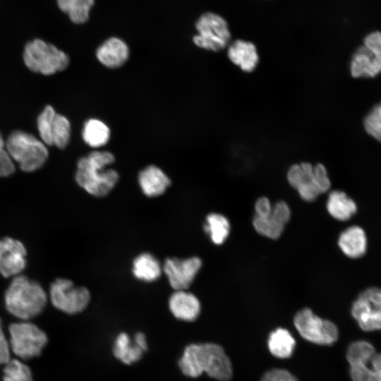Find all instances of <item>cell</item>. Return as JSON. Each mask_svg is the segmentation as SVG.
Segmentation results:
<instances>
[{
  "mask_svg": "<svg viewBox=\"0 0 381 381\" xmlns=\"http://www.w3.org/2000/svg\"><path fill=\"white\" fill-rule=\"evenodd\" d=\"M178 364L184 375L193 378L205 373L212 378L228 381L233 375L231 363L224 349L214 343L186 346Z\"/></svg>",
  "mask_w": 381,
  "mask_h": 381,
  "instance_id": "obj_1",
  "label": "cell"
},
{
  "mask_svg": "<svg viewBox=\"0 0 381 381\" xmlns=\"http://www.w3.org/2000/svg\"><path fill=\"white\" fill-rule=\"evenodd\" d=\"M114 161V155L108 151L96 150L81 157L75 175L77 183L93 196L108 195L119 181L117 171L107 168Z\"/></svg>",
  "mask_w": 381,
  "mask_h": 381,
  "instance_id": "obj_2",
  "label": "cell"
},
{
  "mask_svg": "<svg viewBox=\"0 0 381 381\" xmlns=\"http://www.w3.org/2000/svg\"><path fill=\"white\" fill-rule=\"evenodd\" d=\"M4 301L11 315L22 320H28L43 311L47 297L38 282L25 276L17 275L7 288Z\"/></svg>",
  "mask_w": 381,
  "mask_h": 381,
  "instance_id": "obj_3",
  "label": "cell"
},
{
  "mask_svg": "<svg viewBox=\"0 0 381 381\" xmlns=\"http://www.w3.org/2000/svg\"><path fill=\"white\" fill-rule=\"evenodd\" d=\"M6 149L11 159L26 172L40 169L48 157L44 143L32 134L22 131L11 133L6 143Z\"/></svg>",
  "mask_w": 381,
  "mask_h": 381,
  "instance_id": "obj_4",
  "label": "cell"
},
{
  "mask_svg": "<svg viewBox=\"0 0 381 381\" xmlns=\"http://www.w3.org/2000/svg\"><path fill=\"white\" fill-rule=\"evenodd\" d=\"M23 59L30 70L46 75L64 71L69 64V58L65 52L40 39L26 44Z\"/></svg>",
  "mask_w": 381,
  "mask_h": 381,
  "instance_id": "obj_5",
  "label": "cell"
},
{
  "mask_svg": "<svg viewBox=\"0 0 381 381\" xmlns=\"http://www.w3.org/2000/svg\"><path fill=\"white\" fill-rule=\"evenodd\" d=\"M8 333L11 352L22 361L39 356L48 342L46 333L28 320L11 323Z\"/></svg>",
  "mask_w": 381,
  "mask_h": 381,
  "instance_id": "obj_6",
  "label": "cell"
},
{
  "mask_svg": "<svg viewBox=\"0 0 381 381\" xmlns=\"http://www.w3.org/2000/svg\"><path fill=\"white\" fill-rule=\"evenodd\" d=\"M197 34L193 43L205 50L219 52L228 47L231 34L226 20L212 12L202 14L195 23Z\"/></svg>",
  "mask_w": 381,
  "mask_h": 381,
  "instance_id": "obj_7",
  "label": "cell"
},
{
  "mask_svg": "<svg viewBox=\"0 0 381 381\" xmlns=\"http://www.w3.org/2000/svg\"><path fill=\"white\" fill-rule=\"evenodd\" d=\"M353 78H373L381 72V32L368 34L362 46L353 53L350 62Z\"/></svg>",
  "mask_w": 381,
  "mask_h": 381,
  "instance_id": "obj_8",
  "label": "cell"
},
{
  "mask_svg": "<svg viewBox=\"0 0 381 381\" xmlns=\"http://www.w3.org/2000/svg\"><path fill=\"white\" fill-rule=\"evenodd\" d=\"M294 323L301 336L314 344L331 345L339 337L335 324L315 315L310 308L298 311L294 316Z\"/></svg>",
  "mask_w": 381,
  "mask_h": 381,
  "instance_id": "obj_9",
  "label": "cell"
},
{
  "mask_svg": "<svg viewBox=\"0 0 381 381\" xmlns=\"http://www.w3.org/2000/svg\"><path fill=\"white\" fill-rule=\"evenodd\" d=\"M50 300L58 310L67 314H76L84 310L90 301L89 290L75 286L67 279H56L50 286Z\"/></svg>",
  "mask_w": 381,
  "mask_h": 381,
  "instance_id": "obj_10",
  "label": "cell"
},
{
  "mask_svg": "<svg viewBox=\"0 0 381 381\" xmlns=\"http://www.w3.org/2000/svg\"><path fill=\"white\" fill-rule=\"evenodd\" d=\"M351 313L364 331L381 329V289L369 287L353 301Z\"/></svg>",
  "mask_w": 381,
  "mask_h": 381,
  "instance_id": "obj_11",
  "label": "cell"
},
{
  "mask_svg": "<svg viewBox=\"0 0 381 381\" xmlns=\"http://www.w3.org/2000/svg\"><path fill=\"white\" fill-rule=\"evenodd\" d=\"M202 267L198 257L187 259L167 258L162 267L171 286L174 290H186L192 284Z\"/></svg>",
  "mask_w": 381,
  "mask_h": 381,
  "instance_id": "obj_12",
  "label": "cell"
},
{
  "mask_svg": "<svg viewBox=\"0 0 381 381\" xmlns=\"http://www.w3.org/2000/svg\"><path fill=\"white\" fill-rule=\"evenodd\" d=\"M286 178L290 186L296 189L305 201L312 202L321 194L316 184L314 165L304 162L291 165Z\"/></svg>",
  "mask_w": 381,
  "mask_h": 381,
  "instance_id": "obj_13",
  "label": "cell"
},
{
  "mask_svg": "<svg viewBox=\"0 0 381 381\" xmlns=\"http://www.w3.org/2000/svg\"><path fill=\"white\" fill-rule=\"evenodd\" d=\"M26 249L18 240L5 237L0 239V275H18L26 266Z\"/></svg>",
  "mask_w": 381,
  "mask_h": 381,
  "instance_id": "obj_14",
  "label": "cell"
},
{
  "mask_svg": "<svg viewBox=\"0 0 381 381\" xmlns=\"http://www.w3.org/2000/svg\"><path fill=\"white\" fill-rule=\"evenodd\" d=\"M227 56L233 64L245 73L255 71L260 61L256 46L250 41L241 39L229 43Z\"/></svg>",
  "mask_w": 381,
  "mask_h": 381,
  "instance_id": "obj_15",
  "label": "cell"
},
{
  "mask_svg": "<svg viewBox=\"0 0 381 381\" xmlns=\"http://www.w3.org/2000/svg\"><path fill=\"white\" fill-rule=\"evenodd\" d=\"M169 308L176 319L192 322L200 315L201 306L193 294L186 290H175L169 299Z\"/></svg>",
  "mask_w": 381,
  "mask_h": 381,
  "instance_id": "obj_16",
  "label": "cell"
},
{
  "mask_svg": "<svg viewBox=\"0 0 381 381\" xmlns=\"http://www.w3.org/2000/svg\"><path fill=\"white\" fill-rule=\"evenodd\" d=\"M129 48L121 39L112 37L105 40L97 49L98 61L109 68L123 66L129 57Z\"/></svg>",
  "mask_w": 381,
  "mask_h": 381,
  "instance_id": "obj_17",
  "label": "cell"
},
{
  "mask_svg": "<svg viewBox=\"0 0 381 381\" xmlns=\"http://www.w3.org/2000/svg\"><path fill=\"white\" fill-rule=\"evenodd\" d=\"M338 246L348 258L357 259L363 257L368 248V238L364 229L357 225L349 226L339 236Z\"/></svg>",
  "mask_w": 381,
  "mask_h": 381,
  "instance_id": "obj_18",
  "label": "cell"
},
{
  "mask_svg": "<svg viewBox=\"0 0 381 381\" xmlns=\"http://www.w3.org/2000/svg\"><path fill=\"white\" fill-rule=\"evenodd\" d=\"M138 183L143 193L153 198L163 194L170 186L171 181L158 167L150 165L138 174Z\"/></svg>",
  "mask_w": 381,
  "mask_h": 381,
  "instance_id": "obj_19",
  "label": "cell"
},
{
  "mask_svg": "<svg viewBox=\"0 0 381 381\" xmlns=\"http://www.w3.org/2000/svg\"><path fill=\"white\" fill-rule=\"evenodd\" d=\"M326 208L334 219L344 222L350 219L357 212V205L346 193L332 190L329 193Z\"/></svg>",
  "mask_w": 381,
  "mask_h": 381,
  "instance_id": "obj_20",
  "label": "cell"
},
{
  "mask_svg": "<svg viewBox=\"0 0 381 381\" xmlns=\"http://www.w3.org/2000/svg\"><path fill=\"white\" fill-rule=\"evenodd\" d=\"M144 352L134 338L131 339L126 332L119 333L113 344L114 357L126 365H131L138 361Z\"/></svg>",
  "mask_w": 381,
  "mask_h": 381,
  "instance_id": "obj_21",
  "label": "cell"
},
{
  "mask_svg": "<svg viewBox=\"0 0 381 381\" xmlns=\"http://www.w3.org/2000/svg\"><path fill=\"white\" fill-rule=\"evenodd\" d=\"M162 272V267L159 260L149 253L140 254L133 262V274L139 280L154 282L160 277Z\"/></svg>",
  "mask_w": 381,
  "mask_h": 381,
  "instance_id": "obj_22",
  "label": "cell"
},
{
  "mask_svg": "<svg viewBox=\"0 0 381 381\" xmlns=\"http://www.w3.org/2000/svg\"><path fill=\"white\" fill-rule=\"evenodd\" d=\"M270 353L279 358H288L293 354L296 341L286 329L277 328L269 336L267 341Z\"/></svg>",
  "mask_w": 381,
  "mask_h": 381,
  "instance_id": "obj_23",
  "label": "cell"
},
{
  "mask_svg": "<svg viewBox=\"0 0 381 381\" xmlns=\"http://www.w3.org/2000/svg\"><path fill=\"white\" fill-rule=\"evenodd\" d=\"M82 137L90 147H100L108 143L110 129L103 121L97 119H90L84 123Z\"/></svg>",
  "mask_w": 381,
  "mask_h": 381,
  "instance_id": "obj_24",
  "label": "cell"
},
{
  "mask_svg": "<svg viewBox=\"0 0 381 381\" xmlns=\"http://www.w3.org/2000/svg\"><path fill=\"white\" fill-rule=\"evenodd\" d=\"M204 228L213 243L222 245L229 235L231 226L225 216L210 213L206 217Z\"/></svg>",
  "mask_w": 381,
  "mask_h": 381,
  "instance_id": "obj_25",
  "label": "cell"
},
{
  "mask_svg": "<svg viewBox=\"0 0 381 381\" xmlns=\"http://www.w3.org/2000/svg\"><path fill=\"white\" fill-rule=\"evenodd\" d=\"M59 8L75 24L85 23L95 0H57Z\"/></svg>",
  "mask_w": 381,
  "mask_h": 381,
  "instance_id": "obj_26",
  "label": "cell"
},
{
  "mask_svg": "<svg viewBox=\"0 0 381 381\" xmlns=\"http://www.w3.org/2000/svg\"><path fill=\"white\" fill-rule=\"evenodd\" d=\"M374 346L367 341L351 343L346 351V359L350 366L363 365L370 361L375 353Z\"/></svg>",
  "mask_w": 381,
  "mask_h": 381,
  "instance_id": "obj_27",
  "label": "cell"
},
{
  "mask_svg": "<svg viewBox=\"0 0 381 381\" xmlns=\"http://www.w3.org/2000/svg\"><path fill=\"white\" fill-rule=\"evenodd\" d=\"M253 225L259 234L272 239L278 238L282 235L285 226L277 220L272 212L267 217L255 215Z\"/></svg>",
  "mask_w": 381,
  "mask_h": 381,
  "instance_id": "obj_28",
  "label": "cell"
},
{
  "mask_svg": "<svg viewBox=\"0 0 381 381\" xmlns=\"http://www.w3.org/2000/svg\"><path fill=\"white\" fill-rule=\"evenodd\" d=\"M71 124L64 116L56 114L52 127V143L60 149L65 148L70 140Z\"/></svg>",
  "mask_w": 381,
  "mask_h": 381,
  "instance_id": "obj_29",
  "label": "cell"
},
{
  "mask_svg": "<svg viewBox=\"0 0 381 381\" xmlns=\"http://www.w3.org/2000/svg\"><path fill=\"white\" fill-rule=\"evenodd\" d=\"M4 373L12 381H34L30 368L19 358H11L4 364Z\"/></svg>",
  "mask_w": 381,
  "mask_h": 381,
  "instance_id": "obj_30",
  "label": "cell"
},
{
  "mask_svg": "<svg viewBox=\"0 0 381 381\" xmlns=\"http://www.w3.org/2000/svg\"><path fill=\"white\" fill-rule=\"evenodd\" d=\"M56 112L52 106L47 105L39 115L37 121V129L44 143L52 145V127Z\"/></svg>",
  "mask_w": 381,
  "mask_h": 381,
  "instance_id": "obj_31",
  "label": "cell"
},
{
  "mask_svg": "<svg viewBox=\"0 0 381 381\" xmlns=\"http://www.w3.org/2000/svg\"><path fill=\"white\" fill-rule=\"evenodd\" d=\"M363 125L367 133L381 143V102L375 105L368 113Z\"/></svg>",
  "mask_w": 381,
  "mask_h": 381,
  "instance_id": "obj_32",
  "label": "cell"
},
{
  "mask_svg": "<svg viewBox=\"0 0 381 381\" xmlns=\"http://www.w3.org/2000/svg\"><path fill=\"white\" fill-rule=\"evenodd\" d=\"M350 375L353 381H381V374L373 368L370 361L363 365L350 366Z\"/></svg>",
  "mask_w": 381,
  "mask_h": 381,
  "instance_id": "obj_33",
  "label": "cell"
},
{
  "mask_svg": "<svg viewBox=\"0 0 381 381\" xmlns=\"http://www.w3.org/2000/svg\"><path fill=\"white\" fill-rule=\"evenodd\" d=\"M14 171L13 159L6 149V144L0 133V176H10Z\"/></svg>",
  "mask_w": 381,
  "mask_h": 381,
  "instance_id": "obj_34",
  "label": "cell"
},
{
  "mask_svg": "<svg viewBox=\"0 0 381 381\" xmlns=\"http://www.w3.org/2000/svg\"><path fill=\"white\" fill-rule=\"evenodd\" d=\"M314 171L317 186L320 193L327 192L331 187V181L325 165L318 163L314 165Z\"/></svg>",
  "mask_w": 381,
  "mask_h": 381,
  "instance_id": "obj_35",
  "label": "cell"
},
{
  "mask_svg": "<svg viewBox=\"0 0 381 381\" xmlns=\"http://www.w3.org/2000/svg\"><path fill=\"white\" fill-rule=\"evenodd\" d=\"M261 381H298L297 378L284 369H272L267 371Z\"/></svg>",
  "mask_w": 381,
  "mask_h": 381,
  "instance_id": "obj_36",
  "label": "cell"
},
{
  "mask_svg": "<svg viewBox=\"0 0 381 381\" xmlns=\"http://www.w3.org/2000/svg\"><path fill=\"white\" fill-rule=\"evenodd\" d=\"M272 214L283 225H286L291 218V210L284 201H278L272 205Z\"/></svg>",
  "mask_w": 381,
  "mask_h": 381,
  "instance_id": "obj_37",
  "label": "cell"
},
{
  "mask_svg": "<svg viewBox=\"0 0 381 381\" xmlns=\"http://www.w3.org/2000/svg\"><path fill=\"white\" fill-rule=\"evenodd\" d=\"M11 353L9 340L4 334L0 318V365L6 364L11 358Z\"/></svg>",
  "mask_w": 381,
  "mask_h": 381,
  "instance_id": "obj_38",
  "label": "cell"
},
{
  "mask_svg": "<svg viewBox=\"0 0 381 381\" xmlns=\"http://www.w3.org/2000/svg\"><path fill=\"white\" fill-rule=\"evenodd\" d=\"M272 209V205L266 197L258 198L255 203V211L257 216L267 217L271 214Z\"/></svg>",
  "mask_w": 381,
  "mask_h": 381,
  "instance_id": "obj_39",
  "label": "cell"
},
{
  "mask_svg": "<svg viewBox=\"0 0 381 381\" xmlns=\"http://www.w3.org/2000/svg\"><path fill=\"white\" fill-rule=\"evenodd\" d=\"M134 339L137 344L143 349L144 351L147 350V342L145 337V335L141 332H138L134 335Z\"/></svg>",
  "mask_w": 381,
  "mask_h": 381,
  "instance_id": "obj_40",
  "label": "cell"
},
{
  "mask_svg": "<svg viewBox=\"0 0 381 381\" xmlns=\"http://www.w3.org/2000/svg\"><path fill=\"white\" fill-rule=\"evenodd\" d=\"M3 381H12V380L10 378H8V377L4 375Z\"/></svg>",
  "mask_w": 381,
  "mask_h": 381,
  "instance_id": "obj_41",
  "label": "cell"
}]
</instances>
